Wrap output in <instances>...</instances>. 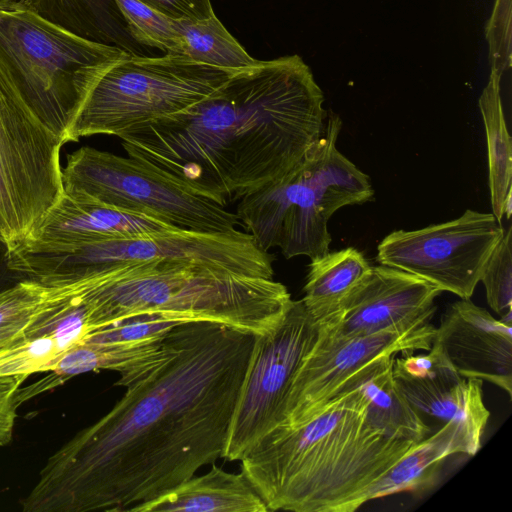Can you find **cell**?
I'll use <instances>...</instances> for the list:
<instances>
[{
	"label": "cell",
	"mask_w": 512,
	"mask_h": 512,
	"mask_svg": "<svg viewBox=\"0 0 512 512\" xmlns=\"http://www.w3.org/2000/svg\"><path fill=\"white\" fill-rule=\"evenodd\" d=\"M122 51L76 35L22 3L0 0V59L39 117L66 143L100 65Z\"/></svg>",
	"instance_id": "7"
},
{
	"label": "cell",
	"mask_w": 512,
	"mask_h": 512,
	"mask_svg": "<svg viewBox=\"0 0 512 512\" xmlns=\"http://www.w3.org/2000/svg\"><path fill=\"white\" fill-rule=\"evenodd\" d=\"M29 376L1 375L0 376V448L10 443L17 409V392Z\"/></svg>",
	"instance_id": "29"
},
{
	"label": "cell",
	"mask_w": 512,
	"mask_h": 512,
	"mask_svg": "<svg viewBox=\"0 0 512 512\" xmlns=\"http://www.w3.org/2000/svg\"><path fill=\"white\" fill-rule=\"evenodd\" d=\"M341 128L340 117L330 114L322 137L292 170L240 199L236 215L263 251L321 256L331 243L330 217L374 198L369 176L336 148Z\"/></svg>",
	"instance_id": "5"
},
{
	"label": "cell",
	"mask_w": 512,
	"mask_h": 512,
	"mask_svg": "<svg viewBox=\"0 0 512 512\" xmlns=\"http://www.w3.org/2000/svg\"><path fill=\"white\" fill-rule=\"evenodd\" d=\"M178 228L151 216L64 191L61 200L27 239L45 245H72L138 237Z\"/></svg>",
	"instance_id": "18"
},
{
	"label": "cell",
	"mask_w": 512,
	"mask_h": 512,
	"mask_svg": "<svg viewBox=\"0 0 512 512\" xmlns=\"http://www.w3.org/2000/svg\"><path fill=\"white\" fill-rule=\"evenodd\" d=\"M319 332L302 300H291L272 331L254 335L223 459L240 461L266 435L282 426L292 381Z\"/></svg>",
	"instance_id": "11"
},
{
	"label": "cell",
	"mask_w": 512,
	"mask_h": 512,
	"mask_svg": "<svg viewBox=\"0 0 512 512\" xmlns=\"http://www.w3.org/2000/svg\"><path fill=\"white\" fill-rule=\"evenodd\" d=\"M167 341L160 365L47 459L24 512L129 511L222 458L254 335L197 321Z\"/></svg>",
	"instance_id": "1"
},
{
	"label": "cell",
	"mask_w": 512,
	"mask_h": 512,
	"mask_svg": "<svg viewBox=\"0 0 512 512\" xmlns=\"http://www.w3.org/2000/svg\"><path fill=\"white\" fill-rule=\"evenodd\" d=\"M435 332L436 327L430 321L348 338L329 337L319 332L292 381L284 423L279 428L295 427L313 417L340 394L349 381L376 363L400 352L428 351Z\"/></svg>",
	"instance_id": "13"
},
{
	"label": "cell",
	"mask_w": 512,
	"mask_h": 512,
	"mask_svg": "<svg viewBox=\"0 0 512 512\" xmlns=\"http://www.w3.org/2000/svg\"><path fill=\"white\" fill-rule=\"evenodd\" d=\"M166 336L162 340L143 343L86 340L64 354L48 371V376L32 385L21 386L17 392L18 404L54 389L74 376L91 371H116L120 375L116 386L126 388L133 385L166 359L169 353Z\"/></svg>",
	"instance_id": "19"
},
{
	"label": "cell",
	"mask_w": 512,
	"mask_h": 512,
	"mask_svg": "<svg viewBox=\"0 0 512 512\" xmlns=\"http://www.w3.org/2000/svg\"><path fill=\"white\" fill-rule=\"evenodd\" d=\"M481 441L463 425L449 421L427 435L375 480L362 494L364 503L401 492L430 488L437 480L444 460L454 454L475 455Z\"/></svg>",
	"instance_id": "20"
},
{
	"label": "cell",
	"mask_w": 512,
	"mask_h": 512,
	"mask_svg": "<svg viewBox=\"0 0 512 512\" xmlns=\"http://www.w3.org/2000/svg\"><path fill=\"white\" fill-rule=\"evenodd\" d=\"M60 282L22 279L0 291V349L19 339L54 298Z\"/></svg>",
	"instance_id": "25"
},
{
	"label": "cell",
	"mask_w": 512,
	"mask_h": 512,
	"mask_svg": "<svg viewBox=\"0 0 512 512\" xmlns=\"http://www.w3.org/2000/svg\"><path fill=\"white\" fill-rule=\"evenodd\" d=\"M6 252H7L6 245L4 243L0 242V268L7 267Z\"/></svg>",
	"instance_id": "32"
},
{
	"label": "cell",
	"mask_w": 512,
	"mask_h": 512,
	"mask_svg": "<svg viewBox=\"0 0 512 512\" xmlns=\"http://www.w3.org/2000/svg\"><path fill=\"white\" fill-rule=\"evenodd\" d=\"M432 343L461 376L490 382L512 398V314L496 319L460 299L443 312Z\"/></svg>",
	"instance_id": "15"
},
{
	"label": "cell",
	"mask_w": 512,
	"mask_h": 512,
	"mask_svg": "<svg viewBox=\"0 0 512 512\" xmlns=\"http://www.w3.org/2000/svg\"><path fill=\"white\" fill-rule=\"evenodd\" d=\"M181 54L194 61L238 71L253 65L251 57L214 15L203 20H176Z\"/></svg>",
	"instance_id": "24"
},
{
	"label": "cell",
	"mask_w": 512,
	"mask_h": 512,
	"mask_svg": "<svg viewBox=\"0 0 512 512\" xmlns=\"http://www.w3.org/2000/svg\"><path fill=\"white\" fill-rule=\"evenodd\" d=\"M323 102L298 55L256 60L200 102L120 139L128 156L225 206L303 159L324 133Z\"/></svg>",
	"instance_id": "2"
},
{
	"label": "cell",
	"mask_w": 512,
	"mask_h": 512,
	"mask_svg": "<svg viewBox=\"0 0 512 512\" xmlns=\"http://www.w3.org/2000/svg\"><path fill=\"white\" fill-rule=\"evenodd\" d=\"M132 512H268L253 484L241 471L227 472L212 464L205 474L129 509Z\"/></svg>",
	"instance_id": "21"
},
{
	"label": "cell",
	"mask_w": 512,
	"mask_h": 512,
	"mask_svg": "<svg viewBox=\"0 0 512 512\" xmlns=\"http://www.w3.org/2000/svg\"><path fill=\"white\" fill-rule=\"evenodd\" d=\"M504 232L492 213L468 209L444 223L393 231L379 243L376 259L381 265L416 275L442 292L470 299Z\"/></svg>",
	"instance_id": "12"
},
{
	"label": "cell",
	"mask_w": 512,
	"mask_h": 512,
	"mask_svg": "<svg viewBox=\"0 0 512 512\" xmlns=\"http://www.w3.org/2000/svg\"><path fill=\"white\" fill-rule=\"evenodd\" d=\"M127 22L130 34L140 43L169 54H181V41L176 20L139 0H115Z\"/></svg>",
	"instance_id": "26"
},
{
	"label": "cell",
	"mask_w": 512,
	"mask_h": 512,
	"mask_svg": "<svg viewBox=\"0 0 512 512\" xmlns=\"http://www.w3.org/2000/svg\"><path fill=\"white\" fill-rule=\"evenodd\" d=\"M64 191L200 232H232L239 219L225 206L133 157L84 146L67 155Z\"/></svg>",
	"instance_id": "10"
},
{
	"label": "cell",
	"mask_w": 512,
	"mask_h": 512,
	"mask_svg": "<svg viewBox=\"0 0 512 512\" xmlns=\"http://www.w3.org/2000/svg\"><path fill=\"white\" fill-rule=\"evenodd\" d=\"M0 242H1V243H4L1 233H0ZM4 244H5V243H4Z\"/></svg>",
	"instance_id": "33"
},
{
	"label": "cell",
	"mask_w": 512,
	"mask_h": 512,
	"mask_svg": "<svg viewBox=\"0 0 512 512\" xmlns=\"http://www.w3.org/2000/svg\"><path fill=\"white\" fill-rule=\"evenodd\" d=\"M479 282L484 285L487 303L494 312L500 317L512 314V227L505 230L490 254Z\"/></svg>",
	"instance_id": "27"
},
{
	"label": "cell",
	"mask_w": 512,
	"mask_h": 512,
	"mask_svg": "<svg viewBox=\"0 0 512 512\" xmlns=\"http://www.w3.org/2000/svg\"><path fill=\"white\" fill-rule=\"evenodd\" d=\"M441 290L403 270L378 265L347 300L340 322L320 333L334 338L365 336L431 321Z\"/></svg>",
	"instance_id": "16"
},
{
	"label": "cell",
	"mask_w": 512,
	"mask_h": 512,
	"mask_svg": "<svg viewBox=\"0 0 512 512\" xmlns=\"http://www.w3.org/2000/svg\"><path fill=\"white\" fill-rule=\"evenodd\" d=\"M155 261L198 263L272 279V256L247 232H200L178 228L144 236L72 245L23 240L7 252L11 273L41 282L85 276L121 264Z\"/></svg>",
	"instance_id": "6"
},
{
	"label": "cell",
	"mask_w": 512,
	"mask_h": 512,
	"mask_svg": "<svg viewBox=\"0 0 512 512\" xmlns=\"http://www.w3.org/2000/svg\"><path fill=\"white\" fill-rule=\"evenodd\" d=\"M511 195H512V189L509 190L507 197L505 199V202H504V214L506 215L507 219L510 218L511 212H512V207H511L512 196Z\"/></svg>",
	"instance_id": "31"
},
{
	"label": "cell",
	"mask_w": 512,
	"mask_h": 512,
	"mask_svg": "<svg viewBox=\"0 0 512 512\" xmlns=\"http://www.w3.org/2000/svg\"><path fill=\"white\" fill-rule=\"evenodd\" d=\"M501 75L491 70L487 86L479 98L488 155V184L492 214L501 222L504 202L512 189V145L500 95Z\"/></svg>",
	"instance_id": "23"
},
{
	"label": "cell",
	"mask_w": 512,
	"mask_h": 512,
	"mask_svg": "<svg viewBox=\"0 0 512 512\" xmlns=\"http://www.w3.org/2000/svg\"><path fill=\"white\" fill-rule=\"evenodd\" d=\"M379 363L313 417L272 431L240 460L269 511L353 512L364 491L418 443L387 435L367 416L364 380Z\"/></svg>",
	"instance_id": "3"
},
{
	"label": "cell",
	"mask_w": 512,
	"mask_h": 512,
	"mask_svg": "<svg viewBox=\"0 0 512 512\" xmlns=\"http://www.w3.org/2000/svg\"><path fill=\"white\" fill-rule=\"evenodd\" d=\"M174 20H203L214 15L210 0H139Z\"/></svg>",
	"instance_id": "30"
},
{
	"label": "cell",
	"mask_w": 512,
	"mask_h": 512,
	"mask_svg": "<svg viewBox=\"0 0 512 512\" xmlns=\"http://www.w3.org/2000/svg\"><path fill=\"white\" fill-rule=\"evenodd\" d=\"M100 329L136 317L174 324L206 321L263 335L282 319L292 298L273 278L198 263H130L89 291Z\"/></svg>",
	"instance_id": "4"
},
{
	"label": "cell",
	"mask_w": 512,
	"mask_h": 512,
	"mask_svg": "<svg viewBox=\"0 0 512 512\" xmlns=\"http://www.w3.org/2000/svg\"><path fill=\"white\" fill-rule=\"evenodd\" d=\"M487 39L492 70L502 75L511 66V0H496Z\"/></svg>",
	"instance_id": "28"
},
{
	"label": "cell",
	"mask_w": 512,
	"mask_h": 512,
	"mask_svg": "<svg viewBox=\"0 0 512 512\" xmlns=\"http://www.w3.org/2000/svg\"><path fill=\"white\" fill-rule=\"evenodd\" d=\"M235 72L182 54L146 57L122 51L99 67L66 140L77 142L93 135L120 138L200 102Z\"/></svg>",
	"instance_id": "8"
},
{
	"label": "cell",
	"mask_w": 512,
	"mask_h": 512,
	"mask_svg": "<svg viewBox=\"0 0 512 512\" xmlns=\"http://www.w3.org/2000/svg\"><path fill=\"white\" fill-rule=\"evenodd\" d=\"M371 268L364 255L353 247L311 259L301 300L320 330L331 329L340 322L347 300Z\"/></svg>",
	"instance_id": "22"
},
{
	"label": "cell",
	"mask_w": 512,
	"mask_h": 512,
	"mask_svg": "<svg viewBox=\"0 0 512 512\" xmlns=\"http://www.w3.org/2000/svg\"><path fill=\"white\" fill-rule=\"evenodd\" d=\"M89 290L78 280L60 281L58 292L27 331L0 349V376L48 372L97 331Z\"/></svg>",
	"instance_id": "17"
},
{
	"label": "cell",
	"mask_w": 512,
	"mask_h": 512,
	"mask_svg": "<svg viewBox=\"0 0 512 512\" xmlns=\"http://www.w3.org/2000/svg\"><path fill=\"white\" fill-rule=\"evenodd\" d=\"M65 143L0 59V233L7 250L27 239L61 200Z\"/></svg>",
	"instance_id": "9"
},
{
	"label": "cell",
	"mask_w": 512,
	"mask_h": 512,
	"mask_svg": "<svg viewBox=\"0 0 512 512\" xmlns=\"http://www.w3.org/2000/svg\"><path fill=\"white\" fill-rule=\"evenodd\" d=\"M392 374L398 390L420 416L443 424L455 421L482 440L490 416L483 401V381L461 376L436 344L426 354L395 357Z\"/></svg>",
	"instance_id": "14"
}]
</instances>
